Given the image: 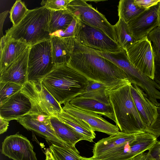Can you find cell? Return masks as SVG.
Segmentation results:
<instances>
[{
	"mask_svg": "<svg viewBox=\"0 0 160 160\" xmlns=\"http://www.w3.org/2000/svg\"><path fill=\"white\" fill-rule=\"evenodd\" d=\"M68 64L88 80L103 83L108 89L130 82L126 73L113 62L76 43Z\"/></svg>",
	"mask_w": 160,
	"mask_h": 160,
	"instance_id": "cell-1",
	"label": "cell"
},
{
	"mask_svg": "<svg viewBox=\"0 0 160 160\" xmlns=\"http://www.w3.org/2000/svg\"><path fill=\"white\" fill-rule=\"evenodd\" d=\"M129 82L106 89L121 132L126 134L145 132L147 127L139 113L132 98Z\"/></svg>",
	"mask_w": 160,
	"mask_h": 160,
	"instance_id": "cell-2",
	"label": "cell"
},
{
	"mask_svg": "<svg viewBox=\"0 0 160 160\" xmlns=\"http://www.w3.org/2000/svg\"><path fill=\"white\" fill-rule=\"evenodd\" d=\"M88 79L68 64L56 66L42 83L60 104L69 102L85 91Z\"/></svg>",
	"mask_w": 160,
	"mask_h": 160,
	"instance_id": "cell-3",
	"label": "cell"
},
{
	"mask_svg": "<svg viewBox=\"0 0 160 160\" xmlns=\"http://www.w3.org/2000/svg\"><path fill=\"white\" fill-rule=\"evenodd\" d=\"M51 11L42 6L29 10L18 25L6 31V35L30 46L50 40L49 23Z\"/></svg>",
	"mask_w": 160,
	"mask_h": 160,
	"instance_id": "cell-4",
	"label": "cell"
},
{
	"mask_svg": "<svg viewBox=\"0 0 160 160\" xmlns=\"http://www.w3.org/2000/svg\"><path fill=\"white\" fill-rule=\"evenodd\" d=\"M56 66L52 55L50 40L31 46L28 57L27 82L41 81Z\"/></svg>",
	"mask_w": 160,
	"mask_h": 160,
	"instance_id": "cell-5",
	"label": "cell"
},
{
	"mask_svg": "<svg viewBox=\"0 0 160 160\" xmlns=\"http://www.w3.org/2000/svg\"><path fill=\"white\" fill-rule=\"evenodd\" d=\"M67 9L79 21L100 30L118 43L114 25L86 1L72 0Z\"/></svg>",
	"mask_w": 160,
	"mask_h": 160,
	"instance_id": "cell-6",
	"label": "cell"
},
{
	"mask_svg": "<svg viewBox=\"0 0 160 160\" xmlns=\"http://www.w3.org/2000/svg\"><path fill=\"white\" fill-rule=\"evenodd\" d=\"M74 37L76 44L100 51L116 52L122 49L100 30L80 21Z\"/></svg>",
	"mask_w": 160,
	"mask_h": 160,
	"instance_id": "cell-7",
	"label": "cell"
},
{
	"mask_svg": "<svg viewBox=\"0 0 160 160\" xmlns=\"http://www.w3.org/2000/svg\"><path fill=\"white\" fill-rule=\"evenodd\" d=\"M125 50L132 65L139 71L153 80L155 55L152 43L147 37L136 41Z\"/></svg>",
	"mask_w": 160,
	"mask_h": 160,
	"instance_id": "cell-8",
	"label": "cell"
},
{
	"mask_svg": "<svg viewBox=\"0 0 160 160\" xmlns=\"http://www.w3.org/2000/svg\"><path fill=\"white\" fill-rule=\"evenodd\" d=\"M157 138L148 132L136 134L123 146L102 157L101 160H132L133 158L149 150L154 145Z\"/></svg>",
	"mask_w": 160,
	"mask_h": 160,
	"instance_id": "cell-9",
	"label": "cell"
},
{
	"mask_svg": "<svg viewBox=\"0 0 160 160\" xmlns=\"http://www.w3.org/2000/svg\"><path fill=\"white\" fill-rule=\"evenodd\" d=\"M22 91L33 102L38 113H43L51 116L62 110L59 104L44 87L41 81L27 82Z\"/></svg>",
	"mask_w": 160,
	"mask_h": 160,
	"instance_id": "cell-10",
	"label": "cell"
},
{
	"mask_svg": "<svg viewBox=\"0 0 160 160\" xmlns=\"http://www.w3.org/2000/svg\"><path fill=\"white\" fill-rule=\"evenodd\" d=\"M37 113L30 98L21 90L0 105V117L9 121Z\"/></svg>",
	"mask_w": 160,
	"mask_h": 160,
	"instance_id": "cell-11",
	"label": "cell"
},
{
	"mask_svg": "<svg viewBox=\"0 0 160 160\" xmlns=\"http://www.w3.org/2000/svg\"><path fill=\"white\" fill-rule=\"evenodd\" d=\"M1 151L13 160H37L33 145L19 132L6 137L2 143Z\"/></svg>",
	"mask_w": 160,
	"mask_h": 160,
	"instance_id": "cell-12",
	"label": "cell"
},
{
	"mask_svg": "<svg viewBox=\"0 0 160 160\" xmlns=\"http://www.w3.org/2000/svg\"><path fill=\"white\" fill-rule=\"evenodd\" d=\"M64 105L62 107L63 110L86 122L94 131L103 132L110 136L117 135L120 132L117 125L109 122L100 115L78 108L71 105L69 102Z\"/></svg>",
	"mask_w": 160,
	"mask_h": 160,
	"instance_id": "cell-13",
	"label": "cell"
},
{
	"mask_svg": "<svg viewBox=\"0 0 160 160\" xmlns=\"http://www.w3.org/2000/svg\"><path fill=\"white\" fill-rule=\"evenodd\" d=\"M158 7V3L146 10L128 22L136 41L147 37L151 31L159 26Z\"/></svg>",
	"mask_w": 160,
	"mask_h": 160,
	"instance_id": "cell-14",
	"label": "cell"
},
{
	"mask_svg": "<svg viewBox=\"0 0 160 160\" xmlns=\"http://www.w3.org/2000/svg\"><path fill=\"white\" fill-rule=\"evenodd\" d=\"M130 89L136 108L148 128L157 119L158 107L149 100L144 91L136 84H131Z\"/></svg>",
	"mask_w": 160,
	"mask_h": 160,
	"instance_id": "cell-15",
	"label": "cell"
},
{
	"mask_svg": "<svg viewBox=\"0 0 160 160\" xmlns=\"http://www.w3.org/2000/svg\"><path fill=\"white\" fill-rule=\"evenodd\" d=\"M30 46L6 34L3 36L0 41V73L16 60Z\"/></svg>",
	"mask_w": 160,
	"mask_h": 160,
	"instance_id": "cell-16",
	"label": "cell"
},
{
	"mask_svg": "<svg viewBox=\"0 0 160 160\" xmlns=\"http://www.w3.org/2000/svg\"><path fill=\"white\" fill-rule=\"evenodd\" d=\"M30 46L14 62L0 73V82H11L22 85L27 82Z\"/></svg>",
	"mask_w": 160,
	"mask_h": 160,
	"instance_id": "cell-17",
	"label": "cell"
},
{
	"mask_svg": "<svg viewBox=\"0 0 160 160\" xmlns=\"http://www.w3.org/2000/svg\"><path fill=\"white\" fill-rule=\"evenodd\" d=\"M16 120L26 129L34 132L45 138L48 142L60 145L67 144L57 136L51 125L39 121L31 114L25 115Z\"/></svg>",
	"mask_w": 160,
	"mask_h": 160,
	"instance_id": "cell-18",
	"label": "cell"
},
{
	"mask_svg": "<svg viewBox=\"0 0 160 160\" xmlns=\"http://www.w3.org/2000/svg\"><path fill=\"white\" fill-rule=\"evenodd\" d=\"M50 40L54 63L56 66L68 64L74 48V37L61 38L53 36H51Z\"/></svg>",
	"mask_w": 160,
	"mask_h": 160,
	"instance_id": "cell-19",
	"label": "cell"
},
{
	"mask_svg": "<svg viewBox=\"0 0 160 160\" xmlns=\"http://www.w3.org/2000/svg\"><path fill=\"white\" fill-rule=\"evenodd\" d=\"M136 134H126L120 132L117 135L101 139L94 145L92 157L96 159H100L123 146Z\"/></svg>",
	"mask_w": 160,
	"mask_h": 160,
	"instance_id": "cell-20",
	"label": "cell"
},
{
	"mask_svg": "<svg viewBox=\"0 0 160 160\" xmlns=\"http://www.w3.org/2000/svg\"><path fill=\"white\" fill-rule=\"evenodd\" d=\"M72 105L79 109L104 116L116 122L114 111L111 105L96 100L77 97L69 102Z\"/></svg>",
	"mask_w": 160,
	"mask_h": 160,
	"instance_id": "cell-21",
	"label": "cell"
},
{
	"mask_svg": "<svg viewBox=\"0 0 160 160\" xmlns=\"http://www.w3.org/2000/svg\"><path fill=\"white\" fill-rule=\"evenodd\" d=\"M51 126L57 136L62 142L72 147L82 140H86L81 134L60 120L57 117L51 116Z\"/></svg>",
	"mask_w": 160,
	"mask_h": 160,
	"instance_id": "cell-22",
	"label": "cell"
},
{
	"mask_svg": "<svg viewBox=\"0 0 160 160\" xmlns=\"http://www.w3.org/2000/svg\"><path fill=\"white\" fill-rule=\"evenodd\" d=\"M72 128L85 138L86 141L92 142L96 134L89 125L84 121L70 115L63 110L54 116Z\"/></svg>",
	"mask_w": 160,
	"mask_h": 160,
	"instance_id": "cell-23",
	"label": "cell"
},
{
	"mask_svg": "<svg viewBox=\"0 0 160 160\" xmlns=\"http://www.w3.org/2000/svg\"><path fill=\"white\" fill-rule=\"evenodd\" d=\"M108 88L105 84L88 80L84 92L77 96L94 100L107 105H111L108 95L106 93Z\"/></svg>",
	"mask_w": 160,
	"mask_h": 160,
	"instance_id": "cell-24",
	"label": "cell"
},
{
	"mask_svg": "<svg viewBox=\"0 0 160 160\" xmlns=\"http://www.w3.org/2000/svg\"><path fill=\"white\" fill-rule=\"evenodd\" d=\"M74 18L72 14L67 9L52 11L49 23V30L51 35L56 32L65 30Z\"/></svg>",
	"mask_w": 160,
	"mask_h": 160,
	"instance_id": "cell-25",
	"label": "cell"
},
{
	"mask_svg": "<svg viewBox=\"0 0 160 160\" xmlns=\"http://www.w3.org/2000/svg\"><path fill=\"white\" fill-rule=\"evenodd\" d=\"M49 143V149L55 160H81L82 157L75 147L67 144Z\"/></svg>",
	"mask_w": 160,
	"mask_h": 160,
	"instance_id": "cell-26",
	"label": "cell"
},
{
	"mask_svg": "<svg viewBox=\"0 0 160 160\" xmlns=\"http://www.w3.org/2000/svg\"><path fill=\"white\" fill-rule=\"evenodd\" d=\"M146 10L138 7L134 0H121L118 5V15L119 19L128 23Z\"/></svg>",
	"mask_w": 160,
	"mask_h": 160,
	"instance_id": "cell-27",
	"label": "cell"
},
{
	"mask_svg": "<svg viewBox=\"0 0 160 160\" xmlns=\"http://www.w3.org/2000/svg\"><path fill=\"white\" fill-rule=\"evenodd\" d=\"M114 27L118 43L122 48L125 49L136 41L132 35L128 23L119 18Z\"/></svg>",
	"mask_w": 160,
	"mask_h": 160,
	"instance_id": "cell-28",
	"label": "cell"
},
{
	"mask_svg": "<svg viewBox=\"0 0 160 160\" xmlns=\"http://www.w3.org/2000/svg\"><path fill=\"white\" fill-rule=\"evenodd\" d=\"M28 10L24 2L20 0H16L9 12V17L13 24L12 26L15 27L18 25L25 17Z\"/></svg>",
	"mask_w": 160,
	"mask_h": 160,
	"instance_id": "cell-29",
	"label": "cell"
},
{
	"mask_svg": "<svg viewBox=\"0 0 160 160\" xmlns=\"http://www.w3.org/2000/svg\"><path fill=\"white\" fill-rule=\"evenodd\" d=\"M23 86L9 82H0V105L21 90L23 87Z\"/></svg>",
	"mask_w": 160,
	"mask_h": 160,
	"instance_id": "cell-30",
	"label": "cell"
},
{
	"mask_svg": "<svg viewBox=\"0 0 160 160\" xmlns=\"http://www.w3.org/2000/svg\"><path fill=\"white\" fill-rule=\"evenodd\" d=\"M148 39L151 42L153 48L155 61L160 63V26H158L148 34Z\"/></svg>",
	"mask_w": 160,
	"mask_h": 160,
	"instance_id": "cell-31",
	"label": "cell"
},
{
	"mask_svg": "<svg viewBox=\"0 0 160 160\" xmlns=\"http://www.w3.org/2000/svg\"><path fill=\"white\" fill-rule=\"evenodd\" d=\"M72 0H43L41 3L42 7L51 11L66 9L67 6Z\"/></svg>",
	"mask_w": 160,
	"mask_h": 160,
	"instance_id": "cell-32",
	"label": "cell"
},
{
	"mask_svg": "<svg viewBox=\"0 0 160 160\" xmlns=\"http://www.w3.org/2000/svg\"><path fill=\"white\" fill-rule=\"evenodd\" d=\"M74 17L70 24L65 30L56 32L52 34L51 36H55L61 38L74 37L79 22L78 19Z\"/></svg>",
	"mask_w": 160,
	"mask_h": 160,
	"instance_id": "cell-33",
	"label": "cell"
},
{
	"mask_svg": "<svg viewBox=\"0 0 160 160\" xmlns=\"http://www.w3.org/2000/svg\"><path fill=\"white\" fill-rule=\"evenodd\" d=\"M157 107L158 115L156 121L145 130V132L153 134L157 138L160 136V103Z\"/></svg>",
	"mask_w": 160,
	"mask_h": 160,
	"instance_id": "cell-34",
	"label": "cell"
},
{
	"mask_svg": "<svg viewBox=\"0 0 160 160\" xmlns=\"http://www.w3.org/2000/svg\"><path fill=\"white\" fill-rule=\"evenodd\" d=\"M160 1V0H134L138 7L146 9L158 4Z\"/></svg>",
	"mask_w": 160,
	"mask_h": 160,
	"instance_id": "cell-35",
	"label": "cell"
},
{
	"mask_svg": "<svg viewBox=\"0 0 160 160\" xmlns=\"http://www.w3.org/2000/svg\"><path fill=\"white\" fill-rule=\"evenodd\" d=\"M148 152L155 158L160 160V142L157 140Z\"/></svg>",
	"mask_w": 160,
	"mask_h": 160,
	"instance_id": "cell-36",
	"label": "cell"
},
{
	"mask_svg": "<svg viewBox=\"0 0 160 160\" xmlns=\"http://www.w3.org/2000/svg\"><path fill=\"white\" fill-rule=\"evenodd\" d=\"M132 160H158L153 157L148 152H143L137 155Z\"/></svg>",
	"mask_w": 160,
	"mask_h": 160,
	"instance_id": "cell-37",
	"label": "cell"
},
{
	"mask_svg": "<svg viewBox=\"0 0 160 160\" xmlns=\"http://www.w3.org/2000/svg\"><path fill=\"white\" fill-rule=\"evenodd\" d=\"M155 68L153 80L160 86V63L155 61Z\"/></svg>",
	"mask_w": 160,
	"mask_h": 160,
	"instance_id": "cell-38",
	"label": "cell"
},
{
	"mask_svg": "<svg viewBox=\"0 0 160 160\" xmlns=\"http://www.w3.org/2000/svg\"><path fill=\"white\" fill-rule=\"evenodd\" d=\"M9 122L0 117V134L6 132L9 126Z\"/></svg>",
	"mask_w": 160,
	"mask_h": 160,
	"instance_id": "cell-39",
	"label": "cell"
},
{
	"mask_svg": "<svg viewBox=\"0 0 160 160\" xmlns=\"http://www.w3.org/2000/svg\"><path fill=\"white\" fill-rule=\"evenodd\" d=\"M8 12V11H6L0 14V32L1 35L2 33V28L4 21Z\"/></svg>",
	"mask_w": 160,
	"mask_h": 160,
	"instance_id": "cell-40",
	"label": "cell"
},
{
	"mask_svg": "<svg viewBox=\"0 0 160 160\" xmlns=\"http://www.w3.org/2000/svg\"><path fill=\"white\" fill-rule=\"evenodd\" d=\"M45 160H55L49 148L47 149L45 152Z\"/></svg>",
	"mask_w": 160,
	"mask_h": 160,
	"instance_id": "cell-41",
	"label": "cell"
},
{
	"mask_svg": "<svg viewBox=\"0 0 160 160\" xmlns=\"http://www.w3.org/2000/svg\"><path fill=\"white\" fill-rule=\"evenodd\" d=\"M159 26H160V1L158 3V12Z\"/></svg>",
	"mask_w": 160,
	"mask_h": 160,
	"instance_id": "cell-42",
	"label": "cell"
},
{
	"mask_svg": "<svg viewBox=\"0 0 160 160\" xmlns=\"http://www.w3.org/2000/svg\"><path fill=\"white\" fill-rule=\"evenodd\" d=\"M81 160H101V159H98L93 158L92 157L89 158L82 157Z\"/></svg>",
	"mask_w": 160,
	"mask_h": 160,
	"instance_id": "cell-43",
	"label": "cell"
}]
</instances>
